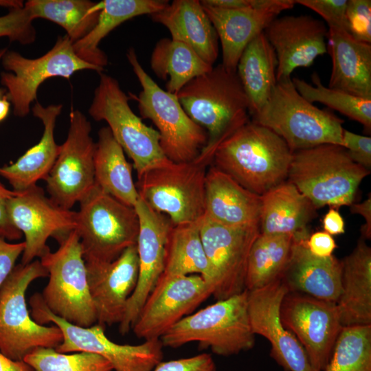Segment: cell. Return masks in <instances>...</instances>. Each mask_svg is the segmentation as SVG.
I'll return each mask as SVG.
<instances>
[{"label": "cell", "mask_w": 371, "mask_h": 371, "mask_svg": "<svg viewBox=\"0 0 371 371\" xmlns=\"http://www.w3.org/2000/svg\"><path fill=\"white\" fill-rule=\"evenodd\" d=\"M263 32L276 54L277 82L291 78L295 69L310 67L327 52L328 29L311 15L278 16Z\"/></svg>", "instance_id": "21"}, {"label": "cell", "mask_w": 371, "mask_h": 371, "mask_svg": "<svg viewBox=\"0 0 371 371\" xmlns=\"http://www.w3.org/2000/svg\"><path fill=\"white\" fill-rule=\"evenodd\" d=\"M282 281L289 292L337 303L341 292V262L333 255L313 256L306 242H295Z\"/></svg>", "instance_id": "26"}, {"label": "cell", "mask_w": 371, "mask_h": 371, "mask_svg": "<svg viewBox=\"0 0 371 371\" xmlns=\"http://www.w3.org/2000/svg\"><path fill=\"white\" fill-rule=\"evenodd\" d=\"M30 11L25 6L9 10L0 16V37H7L10 42L29 45L34 42L36 34Z\"/></svg>", "instance_id": "41"}, {"label": "cell", "mask_w": 371, "mask_h": 371, "mask_svg": "<svg viewBox=\"0 0 371 371\" xmlns=\"http://www.w3.org/2000/svg\"><path fill=\"white\" fill-rule=\"evenodd\" d=\"M85 265L97 323L104 326L119 324L137 282L139 258L136 245L126 249L111 262Z\"/></svg>", "instance_id": "23"}, {"label": "cell", "mask_w": 371, "mask_h": 371, "mask_svg": "<svg viewBox=\"0 0 371 371\" xmlns=\"http://www.w3.org/2000/svg\"><path fill=\"white\" fill-rule=\"evenodd\" d=\"M24 3L21 0H0V7L8 8V10L22 8Z\"/></svg>", "instance_id": "54"}, {"label": "cell", "mask_w": 371, "mask_h": 371, "mask_svg": "<svg viewBox=\"0 0 371 371\" xmlns=\"http://www.w3.org/2000/svg\"><path fill=\"white\" fill-rule=\"evenodd\" d=\"M370 173L344 147L326 144L293 152L287 179L317 209L350 206Z\"/></svg>", "instance_id": "3"}, {"label": "cell", "mask_w": 371, "mask_h": 371, "mask_svg": "<svg viewBox=\"0 0 371 371\" xmlns=\"http://www.w3.org/2000/svg\"><path fill=\"white\" fill-rule=\"evenodd\" d=\"M341 292L336 304L343 327L371 324V248L361 238L341 261Z\"/></svg>", "instance_id": "30"}, {"label": "cell", "mask_w": 371, "mask_h": 371, "mask_svg": "<svg viewBox=\"0 0 371 371\" xmlns=\"http://www.w3.org/2000/svg\"><path fill=\"white\" fill-rule=\"evenodd\" d=\"M252 117L283 139L292 152L326 144L342 146L344 121L304 99L292 78L278 81L266 104Z\"/></svg>", "instance_id": "4"}, {"label": "cell", "mask_w": 371, "mask_h": 371, "mask_svg": "<svg viewBox=\"0 0 371 371\" xmlns=\"http://www.w3.org/2000/svg\"><path fill=\"white\" fill-rule=\"evenodd\" d=\"M248 291L217 300L175 324L160 340L164 346L179 348L198 342L221 356H230L252 348L255 343L249 320Z\"/></svg>", "instance_id": "5"}, {"label": "cell", "mask_w": 371, "mask_h": 371, "mask_svg": "<svg viewBox=\"0 0 371 371\" xmlns=\"http://www.w3.org/2000/svg\"><path fill=\"white\" fill-rule=\"evenodd\" d=\"M57 241L58 249L40 260L49 277L42 299L55 315L78 326H91L97 323V315L79 237L73 229Z\"/></svg>", "instance_id": "10"}, {"label": "cell", "mask_w": 371, "mask_h": 371, "mask_svg": "<svg viewBox=\"0 0 371 371\" xmlns=\"http://www.w3.org/2000/svg\"><path fill=\"white\" fill-rule=\"evenodd\" d=\"M315 215L310 200L285 181L261 195L260 233L289 235L295 242H307L308 225Z\"/></svg>", "instance_id": "24"}, {"label": "cell", "mask_w": 371, "mask_h": 371, "mask_svg": "<svg viewBox=\"0 0 371 371\" xmlns=\"http://www.w3.org/2000/svg\"><path fill=\"white\" fill-rule=\"evenodd\" d=\"M326 39L332 60L328 87L371 99V44L333 27H328Z\"/></svg>", "instance_id": "25"}, {"label": "cell", "mask_w": 371, "mask_h": 371, "mask_svg": "<svg viewBox=\"0 0 371 371\" xmlns=\"http://www.w3.org/2000/svg\"><path fill=\"white\" fill-rule=\"evenodd\" d=\"M10 103L6 96L0 98V122L3 120L8 115Z\"/></svg>", "instance_id": "53"}, {"label": "cell", "mask_w": 371, "mask_h": 371, "mask_svg": "<svg viewBox=\"0 0 371 371\" xmlns=\"http://www.w3.org/2000/svg\"><path fill=\"white\" fill-rule=\"evenodd\" d=\"M34 371H113L103 357L89 352L67 354L52 348H38L23 359Z\"/></svg>", "instance_id": "40"}, {"label": "cell", "mask_w": 371, "mask_h": 371, "mask_svg": "<svg viewBox=\"0 0 371 371\" xmlns=\"http://www.w3.org/2000/svg\"><path fill=\"white\" fill-rule=\"evenodd\" d=\"M79 203L74 229L85 262H111L136 245L139 225L134 207L115 199L95 183Z\"/></svg>", "instance_id": "6"}, {"label": "cell", "mask_w": 371, "mask_h": 371, "mask_svg": "<svg viewBox=\"0 0 371 371\" xmlns=\"http://www.w3.org/2000/svg\"><path fill=\"white\" fill-rule=\"evenodd\" d=\"M210 295V286L199 275L162 273L139 313L133 333L145 340L160 339Z\"/></svg>", "instance_id": "17"}, {"label": "cell", "mask_w": 371, "mask_h": 371, "mask_svg": "<svg viewBox=\"0 0 371 371\" xmlns=\"http://www.w3.org/2000/svg\"><path fill=\"white\" fill-rule=\"evenodd\" d=\"M207 166L194 159L152 168L138 178L139 196L173 225L197 221L205 214Z\"/></svg>", "instance_id": "12"}, {"label": "cell", "mask_w": 371, "mask_h": 371, "mask_svg": "<svg viewBox=\"0 0 371 371\" xmlns=\"http://www.w3.org/2000/svg\"><path fill=\"white\" fill-rule=\"evenodd\" d=\"M342 146L350 158L366 169H371V137L343 129Z\"/></svg>", "instance_id": "44"}, {"label": "cell", "mask_w": 371, "mask_h": 371, "mask_svg": "<svg viewBox=\"0 0 371 371\" xmlns=\"http://www.w3.org/2000/svg\"><path fill=\"white\" fill-rule=\"evenodd\" d=\"M99 74L89 114L94 120L108 124L116 142L132 159L137 179L148 170L171 161L161 150L159 133L132 111L130 98L118 81L103 72Z\"/></svg>", "instance_id": "9"}, {"label": "cell", "mask_w": 371, "mask_h": 371, "mask_svg": "<svg viewBox=\"0 0 371 371\" xmlns=\"http://www.w3.org/2000/svg\"><path fill=\"white\" fill-rule=\"evenodd\" d=\"M292 155L280 136L249 121L219 144L212 163L243 187L261 196L285 181Z\"/></svg>", "instance_id": "2"}, {"label": "cell", "mask_w": 371, "mask_h": 371, "mask_svg": "<svg viewBox=\"0 0 371 371\" xmlns=\"http://www.w3.org/2000/svg\"><path fill=\"white\" fill-rule=\"evenodd\" d=\"M280 319L304 348L315 371H323L343 326L336 303L288 292L280 308Z\"/></svg>", "instance_id": "16"}, {"label": "cell", "mask_w": 371, "mask_h": 371, "mask_svg": "<svg viewBox=\"0 0 371 371\" xmlns=\"http://www.w3.org/2000/svg\"><path fill=\"white\" fill-rule=\"evenodd\" d=\"M277 67L276 52L262 32L246 46L236 67L251 117L270 98L277 83Z\"/></svg>", "instance_id": "32"}, {"label": "cell", "mask_w": 371, "mask_h": 371, "mask_svg": "<svg viewBox=\"0 0 371 371\" xmlns=\"http://www.w3.org/2000/svg\"><path fill=\"white\" fill-rule=\"evenodd\" d=\"M213 67L186 44L171 38L159 40L150 57L152 71L158 78L167 80L166 91L174 95L191 80L210 71Z\"/></svg>", "instance_id": "34"}, {"label": "cell", "mask_w": 371, "mask_h": 371, "mask_svg": "<svg viewBox=\"0 0 371 371\" xmlns=\"http://www.w3.org/2000/svg\"><path fill=\"white\" fill-rule=\"evenodd\" d=\"M6 50H7V48L0 49V60ZM5 94H6L5 89L0 87V98H4L5 96Z\"/></svg>", "instance_id": "55"}, {"label": "cell", "mask_w": 371, "mask_h": 371, "mask_svg": "<svg viewBox=\"0 0 371 371\" xmlns=\"http://www.w3.org/2000/svg\"><path fill=\"white\" fill-rule=\"evenodd\" d=\"M188 115L205 130L207 142L195 159L208 166L225 139L249 121V103L236 71L221 63L176 94Z\"/></svg>", "instance_id": "1"}, {"label": "cell", "mask_w": 371, "mask_h": 371, "mask_svg": "<svg viewBox=\"0 0 371 371\" xmlns=\"http://www.w3.org/2000/svg\"><path fill=\"white\" fill-rule=\"evenodd\" d=\"M31 316L38 324L49 322L63 333L58 352H89L99 355L112 365L114 371H153L162 361L163 344L160 339H146L138 345L119 344L105 335L104 326L98 323L89 327L74 325L53 314L44 303L41 294L34 293L30 300Z\"/></svg>", "instance_id": "11"}, {"label": "cell", "mask_w": 371, "mask_h": 371, "mask_svg": "<svg viewBox=\"0 0 371 371\" xmlns=\"http://www.w3.org/2000/svg\"><path fill=\"white\" fill-rule=\"evenodd\" d=\"M261 196L212 166L205 176V216L220 224L232 226L259 225Z\"/></svg>", "instance_id": "27"}, {"label": "cell", "mask_w": 371, "mask_h": 371, "mask_svg": "<svg viewBox=\"0 0 371 371\" xmlns=\"http://www.w3.org/2000/svg\"><path fill=\"white\" fill-rule=\"evenodd\" d=\"M126 57L140 83L137 101L139 114L153 122L160 135V146L166 157L175 163L195 159L205 146L207 134L186 113L176 95L162 89L146 72L135 49Z\"/></svg>", "instance_id": "8"}, {"label": "cell", "mask_w": 371, "mask_h": 371, "mask_svg": "<svg viewBox=\"0 0 371 371\" xmlns=\"http://www.w3.org/2000/svg\"><path fill=\"white\" fill-rule=\"evenodd\" d=\"M201 3L223 9H242L251 8L254 0H202Z\"/></svg>", "instance_id": "51"}, {"label": "cell", "mask_w": 371, "mask_h": 371, "mask_svg": "<svg viewBox=\"0 0 371 371\" xmlns=\"http://www.w3.org/2000/svg\"><path fill=\"white\" fill-rule=\"evenodd\" d=\"M167 0H103L97 2L100 10L96 25L84 38L73 43L82 60L104 69L108 58L99 48L101 41L115 27L132 18L152 14L165 8Z\"/></svg>", "instance_id": "31"}, {"label": "cell", "mask_w": 371, "mask_h": 371, "mask_svg": "<svg viewBox=\"0 0 371 371\" xmlns=\"http://www.w3.org/2000/svg\"><path fill=\"white\" fill-rule=\"evenodd\" d=\"M17 191L6 188L0 182V236L6 240H16L21 238L22 233L12 223L8 211V201Z\"/></svg>", "instance_id": "47"}, {"label": "cell", "mask_w": 371, "mask_h": 371, "mask_svg": "<svg viewBox=\"0 0 371 371\" xmlns=\"http://www.w3.org/2000/svg\"><path fill=\"white\" fill-rule=\"evenodd\" d=\"M91 132L87 117L79 110H71L67 138L44 179L49 199L62 208L71 210L95 185L96 143Z\"/></svg>", "instance_id": "15"}, {"label": "cell", "mask_w": 371, "mask_h": 371, "mask_svg": "<svg viewBox=\"0 0 371 371\" xmlns=\"http://www.w3.org/2000/svg\"><path fill=\"white\" fill-rule=\"evenodd\" d=\"M217 33L222 49L223 67L236 71L246 46L263 32L270 23L286 10L293 0H254L251 8L223 9L201 3Z\"/></svg>", "instance_id": "22"}, {"label": "cell", "mask_w": 371, "mask_h": 371, "mask_svg": "<svg viewBox=\"0 0 371 371\" xmlns=\"http://www.w3.org/2000/svg\"><path fill=\"white\" fill-rule=\"evenodd\" d=\"M313 85L298 78H292L298 93L311 103L318 102L336 110L371 130V99L356 97L343 91L325 87L316 72L311 76Z\"/></svg>", "instance_id": "38"}, {"label": "cell", "mask_w": 371, "mask_h": 371, "mask_svg": "<svg viewBox=\"0 0 371 371\" xmlns=\"http://www.w3.org/2000/svg\"><path fill=\"white\" fill-rule=\"evenodd\" d=\"M153 371H217L211 355L201 353L192 357L161 361Z\"/></svg>", "instance_id": "45"}, {"label": "cell", "mask_w": 371, "mask_h": 371, "mask_svg": "<svg viewBox=\"0 0 371 371\" xmlns=\"http://www.w3.org/2000/svg\"><path fill=\"white\" fill-rule=\"evenodd\" d=\"M134 207L139 225L136 243L139 275L119 324L122 335L132 329L146 300L164 272L166 245L174 225L167 216L154 210L139 196Z\"/></svg>", "instance_id": "19"}, {"label": "cell", "mask_w": 371, "mask_h": 371, "mask_svg": "<svg viewBox=\"0 0 371 371\" xmlns=\"http://www.w3.org/2000/svg\"><path fill=\"white\" fill-rule=\"evenodd\" d=\"M306 246L315 256L326 258L332 256L337 245L331 235L324 232H316L311 234Z\"/></svg>", "instance_id": "48"}, {"label": "cell", "mask_w": 371, "mask_h": 371, "mask_svg": "<svg viewBox=\"0 0 371 371\" xmlns=\"http://www.w3.org/2000/svg\"><path fill=\"white\" fill-rule=\"evenodd\" d=\"M96 4L89 0H29L24 6L34 20L41 18L62 27L74 43L96 25L100 14Z\"/></svg>", "instance_id": "37"}, {"label": "cell", "mask_w": 371, "mask_h": 371, "mask_svg": "<svg viewBox=\"0 0 371 371\" xmlns=\"http://www.w3.org/2000/svg\"><path fill=\"white\" fill-rule=\"evenodd\" d=\"M322 224L324 232L330 235H338L345 232L344 219L335 207L328 210L323 218Z\"/></svg>", "instance_id": "50"}, {"label": "cell", "mask_w": 371, "mask_h": 371, "mask_svg": "<svg viewBox=\"0 0 371 371\" xmlns=\"http://www.w3.org/2000/svg\"><path fill=\"white\" fill-rule=\"evenodd\" d=\"M1 60L7 71L0 74L1 84L6 90L5 96L12 105L14 115L20 117L29 114L38 87L46 80L57 76L69 78L85 69L99 74L104 70L80 58L66 34L59 36L52 48L41 57L28 58L7 49Z\"/></svg>", "instance_id": "13"}, {"label": "cell", "mask_w": 371, "mask_h": 371, "mask_svg": "<svg viewBox=\"0 0 371 371\" xmlns=\"http://www.w3.org/2000/svg\"><path fill=\"white\" fill-rule=\"evenodd\" d=\"M24 248V241L10 243L0 236V288L16 266Z\"/></svg>", "instance_id": "46"}, {"label": "cell", "mask_w": 371, "mask_h": 371, "mask_svg": "<svg viewBox=\"0 0 371 371\" xmlns=\"http://www.w3.org/2000/svg\"><path fill=\"white\" fill-rule=\"evenodd\" d=\"M295 2L317 12L324 19L328 27L348 32L346 18L348 0H296Z\"/></svg>", "instance_id": "43"}, {"label": "cell", "mask_w": 371, "mask_h": 371, "mask_svg": "<svg viewBox=\"0 0 371 371\" xmlns=\"http://www.w3.org/2000/svg\"><path fill=\"white\" fill-rule=\"evenodd\" d=\"M62 109L61 104L45 106L38 102L34 104L32 113L44 126L41 139L13 164L0 166V176L9 182L13 190H25L44 180L49 174L59 153L54 128Z\"/></svg>", "instance_id": "29"}, {"label": "cell", "mask_w": 371, "mask_h": 371, "mask_svg": "<svg viewBox=\"0 0 371 371\" xmlns=\"http://www.w3.org/2000/svg\"><path fill=\"white\" fill-rule=\"evenodd\" d=\"M247 291L252 330L270 342L272 357L285 371H315L302 346L280 319V305L289 292L282 280Z\"/></svg>", "instance_id": "20"}, {"label": "cell", "mask_w": 371, "mask_h": 371, "mask_svg": "<svg viewBox=\"0 0 371 371\" xmlns=\"http://www.w3.org/2000/svg\"><path fill=\"white\" fill-rule=\"evenodd\" d=\"M150 16L168 30L171 38L186 44L203 61L214 65L218 55V37L200 1L175 0Z\"/></svg>", "instance_id": "28"}, {"label": "cell", "mask_w": 371, "mask_h": 371, "mask_svg": "<svg viewBox=\"0 0 371 371\" xmlns=\"http://www.w3.org/2000/svg\"><path fill=\"white\" fill-rule=\"evenodd\" d=\"M199 227L212 295L221 300L244 291L249 254L260 234L259 225L227 226L204 215Z\"/></svg>", "instance_id": "14"}, {"label": "cell", "mask_w": 371, "mask_h": 371, "mask_svg": "<svg viewBox=\"0 0 371 371\" xmlns=\"http://www.w3.org/2000/svg\"><path fill=\"white\" fill-rule=\"evenodd\" d=\"M94 155L95 183L122 203L134 207L139 194L132 176V166L109 128L98 131Z\"/></svg>", "instance_id": "33"}, {"label": "cell", "mask_w": 371, "mask_h": 371, "mask_svg": "<svg viewBox=\"0 0 371 371\" xmlns=\"http://www.w3.org/2000/svg\"><path fill=\"white\" fill-rule=\"evenodd\" d=\"M9 216L25 237L21 263L27 265L50 251L49 237L56 240L75 229L76 212L60 207L37 185L17 191L8 203Z\"/></svg>", "instance_id": "18"}, {"label": "cell", "mask_w": 371, "mask_h": 371, "mask_svg": "<svg viewBox=\"0 0 371 371\" xmlns=\"http://www.w3.org/2000/svg\"><path fill=\"white\" fill-rule=\"evenodd\" d=\"M0 371H34L23 361L12 360L0 352Z\"/></svg>", "instance_id": "52"}, {"label": "cell", "mask_w": 371, "mask_h": 371, "mask_svg": "<svg viewBox=\"0 0 371 371\" xmlns=\"http://www.w3.org/2000/svg\"><path fill=\"white\" fill-rule=\"evenodd\" d=\"M348 33L356 40L371 44V1L348 0Z\"/></svg>", "instance_id": "42"}, {"label": "cell", "mask_w": 371, "mask_h": 371, "mask_svg": "<svg viewBox=\"0 0 371 371\" xmlns=\"http://www.w3.org/2000/svg\"><path fill=\"white\" fill-rule=\"evenodd\" d=\"M323 371H371V324L343 327Z\"/></svg>", "instance_id": "39"}, {"label": "cell", "mask_w": 371, "mask_h": 371, "mask_svg": "<svg viewBox=\"0 0 371 371\" xmlns=\"http://www.w3.org/2000/svg\"><path fill=\"white\" fill-rule=\"evenodd\" d=\"M293 244L291 236L260 233L249 254L245 289H259L281 280L290 259Z\"/></svg>", "instance_id": "35"}, {"label": "cell", "mask_w": 371, "mask_h": 371, "mask_svg": "<svg viewBox=\"0 0 371 371\" xmlns=\"http://www.w3.org/2000/svg\"><path fill=\"white\" fill-rule=\"evenodd\" d=\"M199 221L172 226L166 248L164 274H196L207 284L209 265L200 234Z\"/></svg>", "instance_id": "36"}, {"label": "cell", "mask_w": 371, "mask_h": 371, "mask_svg": "<svg viewBox=\"0 0 371 371\" xmlns=\"http://www.w3.org/2000/svg\"><path fill=\"white\" fill-rule=\"evenodd\" d=\"M48 273L39 260L16 265L0 288V352L14 361L38 348H56L63 341L60 329L36 323L30 315L25 293L31 283Z\"/></svg>", "instance_id": "7"}, {"label": "cell", "mask_w": 371, "mask_h": 371, "mask_svg": "<svg viewBox=\"0 0 371 371\" xmlns=\"http://www.w3.org/2000/svg\"><path fill=\"white\" fill-rule=\"evenodd\" d=\"M350 212L352 214H358L366 220V224L361 228V238L370 239L371 238V196H369L361 203H352L350 205Z\"/></svg>", "instance_id": "49"}]
</instances>
